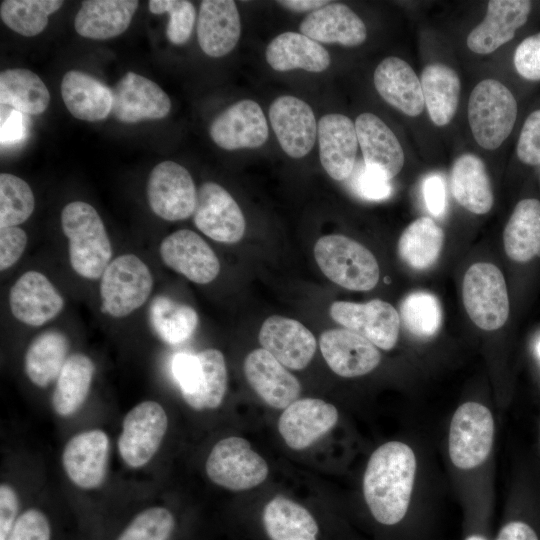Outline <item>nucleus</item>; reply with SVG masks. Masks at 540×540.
Masks as SVG:
<instances>
[{
    "label": "nucleus",
    "mask_w": 540,
    "mask_h": 540,
    "mask_svg": "<svg viewBox=\"0 0 540 540\" xmlns=\"http://www.w3.org/2000/svg\"><path fill=\"white\" fill-rule=\"evenodd\" d=\"M504 249L515 262L540 255V201L523 199L516 205L503 233Z\"/></svg>",
    "instance_id": "72a5a7b5"
},
{
    "label": "nucleus",
    "mask_w": 540,
    "mask_h": 540,
    "mask_svg": "<svg viewBox=\"0 0 540 540\" xmlns=\"http://www.w3.org/2000/svg\"><path fill=\"white\" fill-rule=\"evenodd\" d=\"M315 260L323 274L335 284L353 291H368L379 281V265L370 250L340 234L319 238Z\"/></svg>",
    "instance_id": "7ed1b4c3"
},
{
    "label": "nucleus",
    "mask_w": 540,
    "mask_h": 540,
    "mask_svg": "<svg viewBox=\"0 0 540 540\" xmlns=\"http://www.w3.org/2000/svg\"><path fill=\"white\" fill-rule=\"evenodd\" d=\"M28 237L26 232L15 226L0 228V269L13 266L22 256Z\"/></svg>",
    "instance_id": "603ef678"
},
{
    "label": "nucleus",
    "mask_w": 540,
    "mask_h": 540,
    "mask_svg": "<svg viewBox=\"0 0 540 540\" xmlns=\"http://www.w3.org/2000/svg\"><path fill=\"white\" fill-rule=\"evenodd\" d=\"M494 438L490 410L477 402H466L455 411L449 428L448 450L454 466L472 469L488 457Z\"/></svg>",
    "instance_id": "1a4fd4ad"
},
{
    "label": "nucleus",
    "mask_w": 540,
    "mask_h": 540,
    "mask_svg": "<svg viewBox=\"0 0 540 540\" xmlns=\"http://www.w3.org/2000/svg\"><path fill=\"white\" fill-rule=\"evenodd\" d=\"M69 350L66 335L57 330L39 334L29 345L25 354V372L38 387H46L58 378Z\"/></svg>",
    "instance_id": "e433bc0d"
},
{
    "label": "nucleus",
    "mask_w": 540,
    "mask_h": 540,
    "mask_svg": "<svg viewBox=\"0 0 540 540\" xmlns=\"http://www.w3.org/2000/svg\"><path fill=\"white\" fill-rule=\"evenodd\" d=\"M355 128L366 167L390 181L404 165V152L397 137L372 113L360 114Z\"/></svg>",
    "instance_id": "393cba45"
},
{
    "label": "nucleus",
    "mask_w": 540,
    "mask_h": 540,
    "mask_svg": "<svg viewBox=\"0 0 540 540\" xmlns=\"http://www.w3.org/2000/svg\"><path fill=\"white\" fill-rule=\"evenodd\" d=\"M380 96L404 114L418 116L424 109L421 82L411 66L398 57L382 60L374 72Z\"/></svg>",
    "instance_id": "c85d7f7f"
},
{
    "label": "nucleus",
    "mask_w": 540,
    "mask_h": 540,
    "mask_svg": "<svg viewBox=\"0 0 540 540\" xmlns=\"http://www.w3.org/2000/svg\"><path fill=\"white\" fill-rule=\"evenodd\" d=\"M420 82L431 120L437 126L448 124L459 101L461 84L457 73L442 63H433L424 68Z\"/></svg>",
    "instance_id": "c9c22d12"
},
{
    "label": "nucleus",
    "mask_w": 540,
    "mask_h": 540,
    "mask_svg": "<svg viewBox=\"0 0 540 540\" xmlns=\"http://www.w3.org/2000/svg\"><path fill=\"white\" fill-rule=\"evenodd\" d=\"M462 297L466 312L479 328H501L509 316V298L504 276L491 263L473 264L465 273Z\"/></svg>",
    "instance_id": "0eeeda50"
},
{
    "label": "nucleus",
    "mask_w": 540,
    "mask_h": 540,
    "mask_svg": "<svg viewBox=\"0 0 540 540\" xmlns=\"http://www.w3.org/2000/svg\"><path fill=\"white\" fill-rule=\"evenodd\" d=\"M353 191L366 200H384L391 195L392 186L390 181L380 174L368 169L364 161L355 163L354 169L349 176Z\"/></svg>",
    "instance_id": "de8ad7c7"
},
{
    "label": "nucleus",
    "mask_w": 540,
    "mask_h": 540,
    "mask_svg": "<svg viewBox=\"0 0 540 540\" xmlns=\"http://www.w3.org/2000/svg\"><path fill=\"white\" fill-rule=\"evenodd\" d=\"M266 60L276 71L304 69L322 72L330 65V55L317 41L302 33L285 32L266 48Z\"/></svg>",
    "instance_id": "2f4dec72"
},
{
    "label": "nucleus",
    "mask_w": 540,
    "mask_h": 540,
    "mask_svg": "<svg viewBox=\"0 0 540 540\" xmlns=\"http://www.w3.org/2000/svg\"><path fill=\"white\" fill-rule=\"evenodd\" d=\"M338 420L336 407L321 399L304 398L284 409L278 430L293 450H303L332 429Z\"/></svg>",
    "instance_id": "412c9836"
},
{
    "label": "nucleus",
    "mask_w": 540,
    "mask_h": 540,
    "mask_svg": "<svg viewBox=\"0 0 540 540\" xmlns=\"http://www.w3.org/2000/svg\"><path fill=\"white\" fill-rule=\"evenodd\" d=\"M95 366L85 354L69 356L57 378L52 394L54 411L68 417L80 409L90 390Z\"/></svg>",
    "instance_id": "4c0bfd02"
},
{
    "label": "nucleus",
    "mask_w": 540,
    "mask_h": 540,
    "mask_svg": "<svg viewBox=\"0 0 540 540\" xmlns=\"http://www.w3.org/2000/svg\"><path fill=\"white\" fill-rule=\"evenodd\" d=\"M424 200L427 208L434 216H441L446 209V191L443 179L437 175H430L423 184Z\"/></svg>",
    "instance_id": "6e6d98bb"
},
{
    "label": "nucleus",
    "mask_w": 540,
    "mask_h": 540,
    "mask_svg": "<svg viewBox=\"0 0 540 540\" xmlns=\"http://www.w3.org/2000/svg\"><path fill=\"white\" fill-rule=\"evenodd\" d=\"M332 319L383 350L392 349L399 336L400 318L396 309L383 300L367 303L336 301L330 307Z\"/></svg>",
    "instance_id": "f8f14e48"
},
{
    "label": "nucleus",
    "mask_w": 540,
    "mask_h": 540,
    "mask_svg": "<svg viewBox=\"0 0 540 540\" xmlns=\"http://www.w3.org/2000/svg\"><path fill=\"white\" fill-rule=\"evenodd\" d=\"M35 198L30 186L21 178L0 174V228L24 223L33 213Z\"/></svg>",
    "instance_id": "37998d69"
},
{
    "label": "nucleus",
    "mask_w": 540,
    "mask_h": 540,
    "mask_svg": "<svg viewBox=\"0 0 540 540\" xmlns=\"http://www.w3.org/2000/svg\"><path fill=\"white\" fill-rule=\"evenodd\" d=\"M19 500L14 488L6 483L0 486V540H8L16 522Z\"/></svg>",
    "instance_id": "5fc2aeb1"
},
{
    "label": "nucleus",
    "mask_w": 540,
    "mask_h": 540,
    "mask_svg": "<svg viewBox=\"0 0 540 540\" xmlns=\"http://www.w3.org/2000/svg\"><path fill=\"white\" fill-rule=\"evenodd\" d=\"M149 10L153 14H169L166 35L174 45H182L191 36L195 19V7L185 0H150Z\"/></svg>",
    "instance_id": "49530a36"
},
{
    "label": "nucleus",
    "mask_w": 540,
    "mask_h": 540,
    "mask_svg": "<svg viewBox=\"0 0 540 540\" xmlns=\"http://www.w3.org/2000/svg\"><path fill=\"white\" fill-rule=\"evenodd\" d=\"M516 151L523 163L532 166L540 164V109L525 120Z\"/></svg>",
    "instance_id": "8fccbe9b"
},
{
    "label": "nucleus",
    "mask_w": 540,
    "mask_h": 540,
    "mask_svg": "<svg viewBox=\"0 0 540 540\" xmlns=\"http://www.w3.org/2000/svg\"><path fill=\"white\" fill-rule=\"evenodd\" d=\"M160 256L169 268L197 284L212 282L220 271L214 251L192 230H177L165 237Z\"/></svg>",
    "instance_id": "2eb2a0df"
},
{
    "label": "nucleus",
    "mask_w": 540,
    "mask_h": 540,
    "mask_svg": "<svg viewBox=\"0 0 540 540\" xmlns=\"http://www.w3.org/2000/svg\"><path fill=\"white\" fill-rule=\"evenodd\" d=\"M517 110L504 84L494 79L479 82L468 101V121L476 142L484 149L498 148L513 129Z\"/></svg>",
    "instance_id": "39448f33"
},
{
    "label": "nucleus",
    "mask_w": 540,
    "mask_h": 540,
    "mask_svg": "<svg viewBox=\"0 0 540 540\" xmlns=\"http://www.w3.org/2000/svg\"><path fill=\"white\" fill-rule=\"evenodd\" d=\"M151 210L167 221H179L193 215L197 191L188 170L173 161L157 164L147 182Z\"/></svg>",
    "instance_id": "9b49d317"
},
{
    "label": "nucleus",
    "mask_w": 540,
    "mask_h": 540,
    "mask_svg": "<svg viewBox=\"0 0 540 540\" xmlns=\"http://www.w3.org/2000/svg\"><path fill=\"white\" fill-rule=\"evenodd\" d=\"M536 352H537L538 357L540 358V340L538 341L536 345Z\"/></svg>",
    "instance_id": "13d9d810"
},
{
    "label": "nucleus",
    "mask_w": 540,
    "mask_h": 540,
    "mask_svg": "<svg viewBox=\"0 0 540 540\" xmlns=\"http://www.w3.org/2000/svg\"><path fill=\"white\" fill-rule=\"evenodd\" d=\"M305 36L323 43L358 46L367 36L366 26L348 6L340 3L327 5L310 12L300 24Z\"/></svg>",
    "instance_id": "cd10ccee"
},
{
    "label": "nucleus",
    "mask_w": 540,
    "mask_h": 540,
    "mask_svg": "<svg viewBox=\"0 0 540 540\" xmlns=\"http://www.w3.org/2000/svg\"><path fill=\"white\" fill-rule=\"evenodd\" d=\"M171 370L184 401L194 410L218 408L227 390L225 358L217 349L177 353Z\"/></svg>",
    "instance_id": "20e7f679"
},
{
    "label": "nucleus",
    "mask_w": 540,
    "mask_h": 540,
    "mask_svg": "<svg viewBox=\"0 0 540 540\" xmlns=\"http://www.w3.org/2000/svg\"><path fill=\"white\" fill-rule=\"evenodd\" d=\"M62 5L59 0H5L1 2L0 16L11 30L32 37L46 28L49 15Z\"/></svg>",
    "instance_id": "79ce46f5"
},
{
    "label": "nucleus",
    "mask_w": 540,
    "mask_h": 540,
    "mask_svg": "<svg viewBox=\"0 0 540 540\" xmlns=\"http://www.w3.org/2000/svg\"><path fill=\"white\" fill-rule=\"evenodd\" d=\"M111 114L120 122L137 123L166 117L171 109L169 96L150 79L126 73L112 88Z\"/></svg>",
    "instance_id": "4468645a"
},
{
    "label": "nucleus",
    "mask_w": 540,
    "mask_h": 540,
    "mask_svg": "<svg viewBox=\"0 0 540 540\" xmlns=\"http://www.w3.org/2000/svg\"><path fill=\"white\" fill-rule=\"evenodd\" d=\"M259 342L282 365L293 370L305 368L316 351L312 332L297 320L273 315L262 324Z\"/></svg>",
    "instance_id": "6ab92c4d"
},
{
    "label": "nucleus",
    "mask_w": 540,
    "mask_h": 540,
    "mask_svg": "<svg viewBox=\"0 0 540 540\" xmlns=\"http://www.w3.org/2000/svg\"><path fill=\"white\" fill-rule=\"evenodd\" d=\"M416 474V457L405 443L390 441L371 455L363 477V494L373 519L385 527L407 516Z\"/></svg>",
    "instance_id": "f257e3e1"
},
{
    "label": "nucleus",
    "mask_w": 540,
    "mask_h": 540,
    "mask_svg": "<svg viewBox=\"0 0 540 540\" xmlns=\"http://www.w3.org/2000/svg\"><path fill=\"white\" fill-rule=\"evenodd\" d=\"M9 305L18 321L39 327L62 311L64 300L44 274L30 270L22 274L11 287Z\"/></svg>",
    "instance_id": "a211bd4d"
},
{
    "label": "nucleus",
    "mask_w": 540,
    "mask_h": 540,
    "mask_svg": "<svg viewBox=\"0 0 540 540\" xmlns=\"http://www.w3.org/2000/svg\"><path fill=\"white\" fill-rule=\"evenodd\" d=\"M152 288L148 266L136 255H120L101 276V311L115 318L125 317L147 301Z\"/></svg>",
    "instance_id": "423d86ee"
},
{
    "label": "nucleus",
    "mask_w": 540,
    "mask_h": 540,
    "mask_svg": "<svg viewBox=\"0 0 540 540\" xmlns=\"http://www.w3.org/2000/svg\"><path fill=\"white\" fill-rule=\"evenodd\" d=\"M209 479L215 484L232 490L254 488L268 475L266 461L241 437H227L212 448L205 464Z\"/></svg>",
    "instance_id": "6e6552de"
},
{
    "label": "nucleus",
    "mask_w": 540,
    "mask_h": 540,
    "mask_svg": "<svg viewBox=\"0 0 540 540\" xmlns=\"http://www.w3.org/2000/svg\"><path fill=\"white\" fill-rule=\"evenodd\" d=\"M61 226L73 270L89 280L100 278L111 262L112 246L98 212L86 202H70L62 209Z\"/></svg>",
    "instance_id": "f03ea898"
},
{
    "label": "nucleus",
    "mask_w": 540,
    "mask_h": 540,
    "mask_svg": "<svg viewBox=\"0 0 540 540\" xmlns=\"http://www.w3.org/2000/svg\"><path fill=\"white\" fill-rule=\"evenodd\" d=\"M244 374L257 395L273 408H287L301 392L298 379L263 348L246 356Z\"/></svg>",
    "instance_id": "5701e85b"
},
{
    "label": "nucleus",
    "mask_w": 540,
    "mask_h": 540,
    "mask_svg": "<svg viewBox=\"0 0 540 540\" xmlns=\"http://www.w3.org/2000/svg\"><path fill=\"white\" fill-rule=\"evenodd\" d=\"M25 114L1 105V145H12L22 140L26 134Z\"/></svg>",
    "instance_id": "864d4df0"
},
{
    "label": "nucleus",
    "mask_w": 540,
    "mask_h": 540,
    "mask_svg": "<svg viewBox=\"0 0 540 540\" xmlns=\"http://www.w3.org/2000/svg\"><path fill=\"white\" fill-rule=\"evenodd\" d=\"M61 96L68 111L80 120L100 121L112 111V89L79 70L65 73L61 81Z\"/></svg>",
    "instance_id": "c756f323"
},
{
    "label": "nucleus",
    "mask_w": 540,
    "mask_h": 540,
    "mask_svg": "<svg viewBox=\"0 0 540 540\" xmlns=\"http://www.w3.org/2000/svg\"><path fill=\"white\" fill-rule=\"evenodd\" d=\"M240 33V16L234 1H202L197 20V38L206 55L222 57L228 54L236 46Z\"/></svg>",
    "instance_id": "bb28decb"
},
{
    "label": "nucleus",
    "mask_w": 540,
    "mask_h": 540,
    "mask_svg": "<svg viewBox=\"0 0 540 540\" xmlns=\"http://www.w3.org/2000/svg\"><path fill=\"white\" fill-rule=\"evenodd\" d=\"M531 2L491 0L484 20L467 37L468 48L477 54H490L510 41L528 19Z\"/></svg>",
    "instance_id": "a878e982"
},
{
    "label": "nucleus",
    "mask_w": 540,
    "mask_h": 540,
    "mask_svg": "<svg viewBox=\"0 0 540 540\" xmlns=\"http://www.w3.org/2000/svg\"><path fill=\"white\" fill-rule=\"evenodd\" d=\"M444 242L442 229L429 217L414 220L398 241L400 258L418 270L432 266L438 259Z\"/></svg>",
    "instance_id": "ea45409f"
},
{
    "label": "nucleus",
    "mask_w": 540,
    "mask_h": 540,
    "mask_svg": "<svg viewBox=\"0 0 540 540\" xmlns=\"http://www.w3.org/2000/svg\"><path fill=\"white\" fill-rule=\"evenodd\" d=\"M209 133L213 142L225 150L257 148L268 138V124L259 104L245 99L218 115Z\"/></svg>",
    "instance_id": "f3484780"
},
{
    "label": "nucleus",
    "mask_w": 540,
    "mask_h": 540,
    "mask_svg": "<svg viewBox=\"0 0 540 540\" xmlns=\"http://www.w3.org/2000/svg\"><path fill=\"white\" fill-rule=\"evenodd\" d=\"M138 4L136 0L84 1L75 16V30L94 40L119 36L129 27Z\"/></svg>",
    "instance_id": "7c9ffc66"
},
{
    "label": "nucleus",
    "mask_w": 540,
    "mask_h": 540,
    "mask_svg": "<svg viewBox=\"0 0 540 540\" xmlns=\"http://www.w3.org/2000/svg\"><path fill=\"white\" fill-rule=\"evenodd\" d=\"M263 525L271 540H317L318 525L311 513L283 496L266 504Z\"/></svg>",
    "instance_id": "f704fd0d"
},
{
    "label": "nucleus",
    "mask_w": 540,
    "mask_h": 540,
    "mask_svg": "<svg viewBox=\"0 0 540 540\" xmlns=\"http://www.w3.org/2000/svg\"><path fill=\"white\" fill-rule=\"evenodd\" d=\"M193 220L203 234L218 242L237 243L245 234L246 222L239 205L215 182L199 187Z\"/></svg>",
    "instance_id": "ddd939ff"
},
{
    "label": "nucleus",
    "mask_w": 540,
    "mask_h": 540,
    "mask_svg": "<svg viewBox=\"0 0 540 540\" xmlns=\"http://www.w3.org/2000/svg\"><path fill=\"white\" fill-rule=\"evenodd\" d=\"M319 346L330 369L342 377L365 375L374 370L381 360L373 343L348 329L324 331Z\"/></svg>",
    "instance_id": "4be33fe9"
},
{
    "label": "nucleus",
    "mask_w": 540,
    "mask_h": 540,
    "mask_svg": "<svg viewBox=\"0 0 540 540\" xmlns=\"http://www.w3.org/2000/svg\"><path fill=\"white\" fill-rule=\"evenodd\" d=\"M168 418L155 401H143L125 416L118 439V450L124 462L133 468L147 464L158 451L165 436Z\"/></svg>",
    "instance_id": "9d476101"
},
{
    "label": "nucleus",
    "mask_w": 540,
    "mask_h": 540,
    "mask_svg": "<svg viewBox=\"0 0 540 540\" xmlns=\"http://www.w3.org/2000/svg\"><path fill=\"white\" fill-rule=\"evenodd\" d=\"M174 524L167 508L150 507L137 514L117 540H167Z\"/></svg>",
    "instance_id": "a18cd8bd"
},
{
    "label": "nucleus",
    "mask_w": 540,
    "mask_h": 540,
    "mask_svg": "<svg viewBox=\"0 0 540 540\" xmlns=\"http://www.w3.org/2000/svg\"><path fill=\"white\" fill-rule=\"evenodd\" d=\"M50 524L38 509H29L16 520L8 540H50Z\"/></svg>",
    "instance_id": "09e8293b"
},
{
    "label": "nucleus",
    "mask_w": 540,
    "mask_h": 540,
    "mask_svg": "<svg viewBox=\"0 0 540 540\" xmlns=\"http://www.w3.org/2000/svg\"><path fill=\"white\" fill-rule=\"evenodd\" d=\"M109 438L99 429L73 436L65 445L62 464L69 479L82 489L99 487L106 476Z\"/></svg>",
    "instance_id": "aec40b11"
},
{
    "label": "nucleus",
    "mask_w": 540,
    "mask_h": 540,
    "mask_svg": "<svg viewBox=\"0 0 540 540\" xmlns=\"http://www.w3.org/2000/svg\"><path fill=\"white\" fill-rule=\"evenodd\" d=\"M269 119L287 155L301 158L311 151L318 126L312 108L305 101L294 96H280L270 106Z\"/></svg>",
    "instance_id": "dca6fc26"
},
{
    "label": "nucleus",
    "mask_w": 540,
    "mask_h": 540,
    "mask_svg": "<svg viewBox=\"0 0 540 540\" xmlns=\"http://www.w3.org/2000/svg\"><path fill=\"white\" fill-rule=\"evenodd\" d=\"M451 191L457 202L474 214H485L493 206L494 197L486 167L474 154H463L455 161Z\"/></svg>",
    "instance_id": "473e14b6"
},
{
    "label": "nucleus",
    "mask_w": 540,
    "mask_h": 540,
    "mask_svg": "<svg viewBox=\"0 0 540 540\" xmlns=\"http://www.w3.org/2000/svg\"><path fill=\"white\" fill-rule=\"evenodd\" d=\"M149 322L163 342L176 345L193 335L198 325V314L189 305L158 295L150 304Z\"/></svg>",
    "instance_id": "a19ab883"
},
{
    "label": "nucleus",
    "mask_w": 540,
    "mask_h": 540,
    "mask_svg": "<svg viewBox=\"0 0 540 540\" xmlns=\"http://www.w3.org/2000/svg\"><path fill=\"white\" fill-rule=\"evenodd\" d=\"M317 136L324 170L334 180L348 179L356 163L355 124L345 115L327 114L318 122Z\"/></svg>",
    "instance_id": "b1692460"
},
{
    "label": "nucleus",
    "mask_w": 540,
    "mask_h": 540,
    "mask_svg": "<svg viewBox=\"0 0 540 540\" xmlns=\"http://www.w3.org/2000/svg\"><path fill=\"white\" fill-rule=\"evenodd\" d=\"M278 3L293 11H297V12L311 11L312 12L317 9H320L321 7L327 5L330 2L324 1V0H284V1H278Z\"/></svg>",
    "instance_id": "4d7b16f0"
},
{
    "label": "nucleus",
    "mask_w": 540,
    "mask_h": 540,
    "mask_svg": "<svg viewBox=\"0 0 540 540\" xmlns=\"http://www.w3.org/2000/svg\"><path fill=\"white\" fill-rule=\"evenodd\" d=\"M50 102V93L38 75L24 68L0 74V103L23 114L39 115Z\"/></svg>",
    "instance_id": "58836bf2"
},
{
    "label": "nucleus",
    "mask_w": 540,
    "mask_h": 540,
    "mask_svg": "<svg viewBox=\"0 0 540 540\" xmlns=\"http://www.w3.org/2000/svg\"><path fill=\"white\" fill-rule=\"evenodd\" d=\"M400 311L405 326L416 336L430 337L440 328V304L431 293L409 294L402 302Z\"/></svg>",
    "instance_id": "c03bdc74"
},
{
    "label": "nucleus",
    "mask_w": 540,
    "mask_h": 540,
    "mask_svg": "<svg viewBox=\"0 0 540 540\" xmlns=\"http://www.w3.org/2000/svg\"><path fill=\"white\" fill-rule=\"evenodd\" d=\"M514 66L523 78L540 80V33L525 38L517 46Z\"/></svg>",
    "instance_id": "3c124183"
}]
</instances>
